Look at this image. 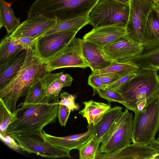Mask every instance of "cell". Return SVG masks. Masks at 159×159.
<instances>
[{
  "mask_svg": "<svg viewBox=\"0 0 159 159\" xmlns=\"http://www.w3.org/2000/svg\"><path fill=\"white\" fill-rule=\"evenodd\" d=\"M60 96H47L41 102L20 106L15 112V119L9 125L6 134H26L41 131L48 124L56 122Z\"/></svg>",
  "mask_w": 159,
  "mask_h": 159,
  "instance_id": "obj_1",
  "label": "cell"
},
{
  "mask_svg": "<svg viewBox=\"0 0 159 159\" xmlns=\"http://www.w3.org/2000/svg\"><path fill=\"white\" fill-rule=\"evenodd\" d=\"M34 47L28 49L25 61L19 72L0 90V99L12 113L16 110V105L19 98L25 97L34 82L50 73L47 70L46 63L38 55Z\"/></svg>",
  "mask_w": 159,
  "mask_h": 159,
  "instance_id": "obj_2",
  "label": "cell"
},
{
  "mask_svg": "<svg viewBox=\"0 0 159 159\" xmlns=\"http://www.w3.org/2000/svg\"><path fill=\"white\" fill-rule=\"evenodd\" d=\"M157 70L140 67L135 75L122 85L117 92L122 96L127 109L137 111L142 102L148 105L159 96V75Z\"/></svg>",
  "mask_w": 159,
  "mask_h": 159,
  "instance_id": "obj_3",
  "label": "cell"
},
{
  "mask_svg": "<svg viewBox=\"0 0 159 159\" xmlns=\"http://www.w3.org/2000/svg\"><path fill=\"white\" fill-rule=\"evenodd\" d=\"M99 0H35L28 17L40 16L63 21L87 15Z\"/></svg>",
  "mask_w": 159,
  "mask_h": 159,
  "instance_id": "obj_4",
  "label": "cell"
},
{
  "mask_svg": "<svg viewBox=\"0 0 159 159\" xmlns=\"http://www.w3.org/2000/svg\"><path fill=\"white\" fill-rule=\"evenodd\" d=\"M159 130V96L143 109L135 112L131 141L150 145Z\"/></svg>",
  "mask_w": 159,
  "mask_h": 159,
  "instance_id": "obj_5",
  "label": "cell"
},
{
  "mask_svg": "<svg viewBox=\"0 0 159 159\" xmlns=\"http://www.w3.org/2000/svg\"><path fill=\"white\" fill-rule=\"evenodd\" d=\"M129 4L114 0H99L89 13V24L93 28L120 24L126 26Z\"/></svg>",
  "mask_w": 159,
  "mask_h": 159,
  "instance_id": "obj_6",
  "label": "cell"
},
{
  "mask_svg": "<svg viewBox=\"0 0 159 159\" xmlns=\"http://www.w3.org/2000/svg\"><path fill=\"white\" fill-rule=\"evenodd\" d=\"M42 131L26 134L9 135L18 143L21 149L29 153H34L51 159L72 158L70 150L52 144L43 135Z\"/></svg>",
  "mask_w": 159,
  "mask_h": 159,
  "instance_id": "obj_7",
  "label": "cell"
},
{
  "mask_svg": "<svg viewBox=\"0 0 159 159\" xmlns=\"http://www.w3.org/2000/svg\"><path fill=\"white\" fill-rule=\"evenodd\" d=\"M152 0H130V12L126 25V36L142 46L144 39L145 29L149 14L154 6Z\"/></svg>",
  "mask_w": 159,
  "mask_h": 159,
  "instance_id": "obj_8",
  "label": "cell"
},
{
  "mask_svg": "<svg viewBox=\"0 0 159 159\" xmlns=\"http://www.w3.org/2000/svg\"><path fill=\"white\" fill-rule=\"evenodd\" d=\"M82 40L74 37L63 49L45 61L48 71L51 72L66 67L85 68L89 66L82 55Z\"/></svg>",
  "mask_w": 159,
  "mask_h": 159,
  "instance_id": "obj_9",
  "label": "cell"
},
{
  "mask_svg": "<svg viewBox=\"0 0 159 159\" xmlns=\"http://www.w3.org/2000/svg\"><path fill=\"white\" fill-rule=\"evenodd\" d=\"M77 32L63 31L43 35L37 39L34 49L39 57L45 62L63 49Z\"/></svg>",
  "mask_w": 159,
  "mask_h": 159,
  "instance_id": "obj_10",
  "label": "cell"
},
{
  "mask_svg": "<svg viewBox=\"0 0 159 159\" xmlns=\"http://www.w3.org/2000/svg\"><path fill=\"white\" fill-rule=\"evenodd\" d=\"M126 26L114 24L93 28L86 33L83 39L93 43L103 48L127 35Z\"/></svg>",
  "mask_w": 159,
  "mask_h": 159,
  "instance_id": "obj_11",
  "label": "cell"
},
{
  "mask_svg": "<svg viewBox=\"0 0 159 159\" xmlns=\"http://www.w3.org/2000/svg\"><path fill=\"white\" fill-rule=\"evenodd\" d=\"M57 22L55 20L42 17H27L25 20L10 34V37L12 38L28 37L37 39Z\"/></svg>",
  "mask_w": 159,
  "mask_h": 159,
  "instance_id": "obj_12",
  "label": "cell"
},
{
  "mask_svg": "<svg viewBox=\"0 0 159 159\" xmlns=\"http://www.w3.org/2000/svg\"><path fill=\"white\" fill-rule=\"evenodd\" d=\"M112 61L118 62L137 56L142 53L143 47L126 36L102 48Z\"/></svg>",
  "mask_w": 159,
  "mask_h": 159,
  "instance_id": "obj_13",
  "label": "cell"
},
{
  "mask_svg": "<svg viewBox=\"0 0 159 159\" xmlns=\"http://www.w3.org/2000/svg\"><path fill=\"white\" fill-rule=\"evenodd\" d=\"M159 152L150 145L133 143L112 153H97L96 159H153Z\"/></svg>",
  "mask_w": 159,
  "mask_h": 159,
  "instance_id": "obj_14",
  "label": "cell"
},
{
  "mask_svg": "<svg viewBox=\"0 0 159 159\" xmlns=\"http://www.w3.org/2000/svg\"><path fill=\"white\" fill-rule=\"evenodd\" d=\"M83 56L89 65L92 72L102 70L108 66L112 60L102 48L96 44L82 40Z\"/></svg>",
  "mask_w": 159,
  "mask_h": 159,
  "instance_id": "obj_15",
  "label": "cell"
},
{
  "mask_svg": "<svg viewBox=\"0 0 159 159\" xmlns=\"http://www.w3.org/2000/svg\"><path fill=\"white\" fill-rule=\"evenodd\" d=\"M94 125L87 126L88 130L84 133L65 137H56L46 133L43 129V134L52 144L70 150H79L92 137Z\"/></svg>",
  "mask_w": 159,
  "mask_h": 159,
  "instance_id": "obj_16",
  "label": "cell"
},
{
  "mask_svg": "<svg viewBox=\"0 0 159 159\" xmlns=\"http://www.w3.org/2000/svg\"><path fill=\"white\" fill-rule=\"evenodd\" d=\"M142 46L144 50L159 47V12L153 8L149 13L146 21Z\"/></svg>",
  "mask_w": 159,
  "mask_h": 159,
  "instance_id": "obj_17",
  "label": "cell"
},
{
  "mask_svg": "<svg viewBox=\"0 0 159 159\" xmlns=\"http://www.w3.org/2000/svg\"><path fill=\"white\" fill-rule=\"evenodd\" d=\"M27 50L23 49L13 59L0 66V90L8 84L19 72L25 61Z\"/></svg>",
  "mask_w": 159,
  "mask_h": 159,
  "instance_id": "obj_18",
  "label": "cell"
},
{
  "mask_svg": "<svg viewBox=\"0 0 159 159\" xmlns=\"http://www.w3.org/2000/svg\"><path fill=\"white\" fill-rule=\"evenodd\" d=\"M46 88L47 96H58L62 88L70 86L73 79L71 75L63 72L56 73H49L41 79Z\"/></svg>",
  "mask_w": 159,
  "mask_h": 159,
  "instance_id": "obj_19",
  "label": "cell"
},
{
  "mask_svg": "<svg viewBox=\"0 0 159 159\" xmlns=\"http://www.w3.org/2000/svg\"><path fill=\"white\" fill-rule=\"evenodd\" d=\"M122 110V107L115 105L106 111L94 125L92 137L101 142Z\"/></svg>",
  "mask_w": 159,
  "mask_h": 159,
  "instance_id": "obj_20",
  "label": "cell"
},
{
  "mask_svg": "<svg viewBox=\"0 0 159 159\" xmlns=\"http://www.w3.org/2000/svg\"><path fill=\"white\" fill-rule=\"evenodd\" d=\"M133 115L126 109L122 112L114 121L104 137L101 144L111 138L133 130Z\"/></svg>",
  "mask_w": 159,
  "mask_h": 159,
  "instance_id": "obj_21",
  "label": "cell"
},
{
  "mask_svg": "<svg viewBox=\"0 0 159 159\" xmlns=\"http://www.w3.org/2000/svg\"><path fill=\"white\" fill-rule=\"evenodd\" d=\"M83 103L84 107L78 114L86 119L89 126L95 125L104 113L111 108L110 103L96 102L92 100L84 101Z\"/></svg>",
  "mask_w": 159,
  "mask_h": 159,
  "instance_id": "obj_22",
  "label": "cell"
},
{
  "mask_svg": "<svg viewBox=\"0 0 159 159\" xmlns=\"http://www.w3.org/2000/svg\"><path fill=\"white\" fill-rule=\"evenodd\" d=\"M119 62L130 63L143 68L159 70V47L144 50L140 54Z\"/></svg>",
  "mask_w": 159,
  "mask_h": 159,
  "instance_id": "obj_23",
  "label": "cell"
},
{
  "mask_svg": "<svg viewBox=\"0 0 159 159\" xmlns=\"http://www.w3.org/2000/svg\"><path fill=\"white\" fill-rule=\"evenodd\" d=\"M8 34L2 38L0 44V66L16 57L23 49L22 46Z\"/></svg>",
  "mask_w": 159,
  "mask_h": 159,
  "instance_id": "obj_24",
  "label": "cell"
},
{
  "mask_svg": "<svg viewBox=\"0 0 159 159\" xmlns=\"http://www.w3.org/2000/svg\"><path fill=\"white\" fill-rule=\"evenodd\" d=\"M89 23L88 15L80 16L63 21H57L54 26L43 35L63 31L78 32L81 29Z\"/></svg>",
  "mask_w": 159,
  "mask_h": 159,
  "instance_id": "obj_25",
  "label": "cell"
},
{
  "mask_svg": "<svg viewBox=\"0 0 159 159\" xmlns=\"http://www.w3.org/2000/svg\"><path fill=\"white\" fill-rule=\"evenodd\" d=\"M20 24V19L15 16L10 5L5 0H0V29L4 27L8 34H11Z\"/></svg>",
  "mask_w": 159,
  "mask_h": 159,
  "instance_id": "obj_26",
  "label": "cell"
},
{
  "mask_svg": "<svg viewBox=\"0 0 159 159\" xmlns=\"http://www.w3.org/2000/svg\"><path fill=\"white\" fill-rule=\"evenodd\" d=\"M132 130L128 131L101 144L97 153L110 154L130 144Z\"/></svg>",
  "mask_w": 159,
  "mask_h": 159,
  "instance_id": "obj_27",
  "label": "cell"
},
{
  "mask_svg": "<svg viewBox=\"0 0 159 159\" xmlns=\"http://www.w3.org/2000/svg\"><path fill=\"white\" fill-rule=\"evenodd\" d=\"M140 67L130 63L119 62L112 61L111 64L106 67L94 72H92L91 73L100 74L112 73L118 75L122 77L136 73Z\"/></svg>",
  "mask_w": 159,
  "mask_h": 159,
  "instance_id": "obj_28",
  "label": "cell"
},
{
  "mask_svg": "<svg viewBox=\"0 0 159 159\" xmlns=\"http://www.w3.org/2000/svg\"><path fill=\"white\" fill-rule=\"evenodd\" d=\"M46 88L39 79L34 82L30 87L23 102L19 105L23 106L38 103L47 97Z\"/></svg>",
  "mask_w": 159,
  "mask_h": 159,
  "instance_id": "obj_29",
  "label": "cell"
},
{
  "mask_svg": "<svg viewBox=\"0 0 159 159\" xmlns=\"http://www.w3.org/2000/svg\"><path fill=\"white\" fill-rule=\"evenodd\" d=\"M101 142L91 137L79 150L80 159H95Z\"/></svg>",
  "mask_w": 159,
  "mask_h": 159,
  "instance_id": "obj_30",
  "label": "cell"
},
{
  "mask_svg": "<svg viewBox=\"0 0 159 159\" xmlns=\"http://www.w3.org/2000/svg\"><path fill=\"white\" fill-rule=\"evenodd\" d=\"M15 119V112L12 113L7 107L3 101L0 99V134H6L9 124Z\"/></svg>",
  "mask_w": 159,
  "mask_h": 159,
  "instance_id": "obj_31",
  "label": "cell"
},
{
  "mask_svg": "<svg viewBox=\"0 0 159 159\" xmlns=\"http://www.w3.org/2000/svg\"><path fill=\"white\" fill-rule=\"evenodd\" d=\"M100 97L105 99L109 103L115 102L123 105L124 101L121 95L119 93L114 92L106 88L100 89L97 92Z\"/></svg>",
  "mask_w": 159,
  "mask_h": 159,
  "instance_id": "obj_32",
  "label": "cell"
},
{
  "mask_svg": "<svg viewBox=\"0 0 159 159\" xmlns=\"http://www.w3.org/2000/svg\"><path fill=\"white\" fill-rule=\"evenodd\" d=\"M59 96L61 100L58 103L59 104L66 106L71 111L79 109V106L75 102L76 95L70 94L66 92H63L61 93Z\"/></svg>",
  "mask_w": 159,
  "mask_h": 159,
  "instance_id": "obj_33",
  "label": "cell"
},
{
  "mask_svg": "<svg viewBox=\"0 0 159 159\" xmlns=\"http://www.w3.org/2000/svg\"><path fill=\"white\" fill-rule=\"evenodd\" d=\"M88 83L93 88L94 94L96 93L97 91L99 89L106 88L99 74L91 73L88 77Z\"/></svg>",
  "mask_w": 159,
  "mask_h": 159,
  "instance_id": "obj_34",
  "label": "cell"
},
{
  "mask_svg": "<svg viewBox=\"0 0 159 159\" xmlns=\"http://www.w3.org/2000/svg\"><path fill=\"white\" fill-rule=\"evenodd\" d=\"M71 112L70 110L66 106L62 104H59L57 117L61 126H66Z\"/></svg>",
  "mask_w": 159,
  "mask_h": 159,
  "instance_id": "obj_35",
  "label": "cell"
},
{
  "mask_svg": "<svg viewBox=\"0 0 159 159\" xmlns=\"http://www.w3.org/2000/svg\"><path fill=\"white\" fill-rule=\"evenodd\" d=\"M135 74L136 73L121 77L106 88L117 92L122 85L131 79Z\"/></svg>",
  "mask_w": 159,
  "mask_h": 159,
  "instance_id": "obj_36",
  "label": "cell"
},
{
  "mask_svg": "<svg viewBox=\"0 0 159 159\" xmlns=\"http://www.w3.org/2000/svg\"><path fill=\"white\" fill-rule=\"evenodd\" d=\"M99 75L105 88L121 77L119 75L112 73H106Z\"/></svg>",
  "mask_w": 159,
  "mask_h": 159,
  "instance_id": "obj_37",
  "label": "cell"
},
{
  "mask_svg": "<svg viewBox=\"0 0 159 159\" xmlns=\"http://www.w3.org/2000/svg\"><path fill=\"white\" fill-rule=\"evenodd\" d=\"M22 47L23 49H28L34 46L37 39L28 37L14 38Z\"/></svg>",
  "mask_w": 159,
  "mask_h": 159,
  "instance_id": "obj_38",
  "label": "cell"
},
{
  "mask_svg": "<svg viewBox=\"0 0 159 159\" xmlns=\"http://www.w3.org/2000/svg\"><path fill=\"white\" fill-rule=\"evenodd\" d=\"M0 139L3 142L14 150L18 151L21 149L18 143L9 134L2 135L0 134Z\"/></svg>",
  "mask_w": 159,
  "mask_h": 159,
  "instance_id": "obj_39",
  "label": "cell"
},
{
  "mask_svg": "<svg viewBox=\"0 0 159 159\" xmlns=\"http://www.w3.org/2000/svg\"><path fill=\"white\" fill-rule=\"evenodd\" d=\"M150 145L159 152V143L157 142L156 140Z\"/></svg>",
  "mask_w": 159,
  "mask_h": 159,
  "instance_id": "obj_40",
  "label": "cell"
},
{
  "mask_svg": "<svg viewBox=\"0 0 159 159\" xmlns=\"http://www.w3.org/2000/svg\"><path fill=\"white\" fill-rule=\"evenodd\" d=\"M154 6L153 8L159 12V0L154 2Z\"/></svg>",
  "mask_w": 159,
  "mask_h": 159,
  "instance_id": "obj_41",
  "label": "cell"
},
{
  "mask_svg": "<svg viewBox=\"0 0 159 159\" xmlns=\"http://www.w3.org/2000/svg\"><path fill=\"white\" fill-rule=\"evenodd\" d=\"M116 1L126 4H129L130 0H114Z\"/></svg>",
  "mask_w": 159,
  "mask_h": 159,
  "instance_id": "obj_42",
  "label": "cell"
},
{
  "mask_svg": "<svg viewBox=\"0 0 159 159\" xmlns=\"http://www.w3.org/2000/svg\"><path fill=\"white\" fill-rule=\"evenodd\" d=\"M153 159H159V152L155 155Z\"/></svg>",
  "mask_w": 159,
  "mask_h": 159,
  "instance_id": "obj_43",
  "label": "cell"
},
{
  "mask_svg": "<svg viewBox=\"0 0 159 159\" xmlns=\"http://www.w3.org/2000/svg\"><path fill=\"white\" fill-rule=\"evenodd\" d=\"M156 141L157 142L159 143V134L158 135L157 138V139L156 140Z\"/></svg>",
  "mask_w": 159,
  "mask_h": 159,
  "instance_id": "obj_44",
  "label": "cell"
},
{
  "mask_svg": "<svg viewBox=\"0 0 159 159\" xmlns=\"http://www.w3.org/2000/svg\"><path fill=\"white\" fill-rule=\"evenodd\" d=\"M152 0L154 1V2H156V1H159V0Z\"/></svg>",
  "mask_w": 159,
  "mask_h": 159,
  "instance_id": "obj_45",
  "label": "cell"
},
{
  "mask_svg": "<svg viewBox=\"0 0 159 159\" xmlns=\"http://www.w3.org/2000/svg\"></svg>",
  "mask_w": 159,
  "mask_h": 159,
  "instance_id": "obj_46",
  "label": "cell"
}]
</instances>
